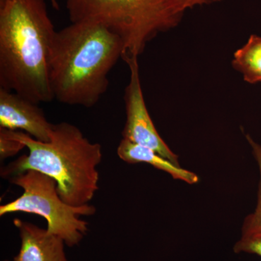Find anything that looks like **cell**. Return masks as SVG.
<instances>
[{"instance_id":"obj_1","label":"cell","mask_w":261,"mask_h":261,"mask_svg":"<svg viewBox=\"0 0 261 261\" xmlns=\"http://www.w3.org/2000/svg\"><path fill=\"white\" fill-rule=\"evenodd\" d=\"M56 32L45 0H0V88L37 104L55 99L49 61Z\"/></svg>"},{"instance_id":"obj_2","label":"cell","mask_w":261,"mask_h":261,"mask_svg":"<svg viewBox=\"0 0 261 261\" xmlns=\"http://www.w3.org/2000/svg\"><path fill=\"white\" fill-rule=\"evenodd\" d=\"M123 54V43L99 24L76 22L56 32L49 61L54 99L92 108L109 87L108 75Z\"/></svg>"},{"instance_id":"obj_3","label":"cell","mask_w":261,"mask_h":261,"mask_svg":"<svg viewBox=\"0 0 261 261\" xmlns=\"http://www.w3.org/2000/svg\"><path fill=\"white\" fill-rule=\"evenodd\" d=\"M12 130L29 149V154L3 168V177L9 179L29 170L39 171L57 182L58 193L65 203L74 207L89 205L99 188L100 144L90 142L78 127L68 122L54 124L47 142Z\"/></svg>"},{"instance_id":"obj_4","label":"cell","mask_w":261,"mask_h":261,"mask_svg":"<svg viewBox=\"0 0 261 261\" xmlns=\"http://www.w3.org/2000/svg\"><path fill=\"white\" fill-rule=\"evenodd\" d=\"M71 23L89 22L121 38L122 59L138 58L159 33L177 25L184 13L178 0H65Z\"/></svg>"},{"instance_id":"obj_5","label":"cell","mask_w":261,"mask_h":261,"mask_svg":"<svg viewBox=\"0 0 261 261\" xmlns=\"http://www.w3.org/2000/svg\"><path fill=\"white\" fill-rule=\"evenodd\" d=\"M9 180L23 192L15 200L0 206V216L17 212L38 215L47 221V231L63 239L67 246H76L82 242L88 231V223L80 217L92 216L95 207L65 203L58 193L57 182L39 171L29 170Z\"/></svg>"},{"instance_id":"obj_6","label":"cell","mask_w":261,"mask_h":261,"mask_svg":"<svg viewBox=\"0 0 261 261\" xmlns=\"http://www.w3.org/2000/svg\"><path fill=\"white\" fill-rule=\"evenodd\" d=\"M123 60L130 70V80L124 93L126 119L122 132L123 139L153 149L163 157L180 166L178 156L161 138L149 116L141 86L138 58Z\"/></svg>"},{"instance_id":"obj_7","label":"cell","mask_w":261,"mask_h":261,"mask_svg":"<svg viewBox=\"0 0 261 261\" xmlns=\"http://www.w3.org/2000/svg\"><path fill=\"white\" fill-rule=\"evenodd\" d=\"M53 126L39 104L0 88V127L22 130L35 140L47 142L50 140Z\"/></svg>"},{"instance_id":"obj_8","label":"cell","mask_w":261,"mask_h":261,"mask_svg":"<svg viewBox=\"0 0 261 261\" xmlns=\"http://www.w3.org/2000/svg\"><path fill=\"white\" fill-rule=\"evenodd\" d=\"M20 238V248L13 261H69L64 240L37 225L15 219Z\"/></svg>"},{"instance_id":"obj_9","label":"cell","mask_w":261,"mask_h":261,"mask_svg":"<svg viewBox=\"0 0 261 261\" xmlns=\"http://www.w3.org/2000/svg\"><path fill=\"white\" fill-rule=\"evenodd\" d=\"M117 154L124 162L129 164L147 163L160 171L171 175L174 179L181 180L189 185H195L200 180L195 173L174 164L153 149L134 143L125 139H123L118 145Z\"/></svg>"},{"instance_id":"obj_10","label":"cell","mask_w":261,"mask_h":261,"mask_svg":"<svg viewBox=\"0 0 261 261\" xmlns=\"http://www.w3.org/2000/svg\"><path fill=\"white\" fill-rule=\"evenodd\" d=\"M232 65L247 83L261 82V37L252 34L233 54Z\"/></svg>"},{"instance_id":"obj_11","label":"cell","mask_w":261,"mask_h":261,"mask_svg":"<svg viewBox=\"0 0 261 261\" xmlns=\"http://www.w3.org/2000/svg\"><path fill=\"white\" fill-rule=\"evenodd\" d=\"M246 140L251 147L252 155L258 168L259 182L256 205L253 212L247 215L244 220L240 238H261V145L250 135H246Z\"/></svg>"},{"instance_id":"obj_12","label":"cell","mask_w":261,"mask_h":261,"mask_svg":"<svg viewBox=\"0 0 261 261\" xmlns=\"http://www.w3.org/2000/svg\"><path fill=\"white\" fill-rule=\"evenodd\" d=\"M25 145L14 137L13 130L0 127V159L13 157L25 148Z\"/></svg>"},{"instance_id":"obj_13","label":"cell","mask_w":261,"mask_h":261,"mask_svg":"<svg viewBox=\"0 0 261 261\" xmlns=\"http://www.w3.org/2000/svg\"><path fill=\"white\" fill-rule=\"evenodd\" d=\"M233 251L236 253L254 254L261 257V238L243 239L235 243Z\"/></svg>"},{"instance_id":"obj_14","label":"cell","mask_w":261,"mask_h":261,"mask_svg":"<svg viewBox=\"0 0 261 261\" xmlns=\"http://www.w3.org/2000/svg\"><path fill=\"white\" fill-rule=\"evenodd\" d=\"M222 0H178L182 9L185 12L188 10L193 9L194 8H197V7L214 4V3H219Z\"/></svg>"},{"instance_id":"obj_15","label":"cell","mask_w":261,"mask_h":261,"mask_svg":"<svg viewBox=\"0 0 261 261\" xmlns=\"http://www.w3.org/2000/svg\"><path fill=\"white\" fill-rule=\"evenodd\" d=\"M51 6L54 8L55 10H59L60 5L58 3V0H50Z\"/></svg>"},{"instance_id":"obj_16","label":"cell","mask_w":261,"mask_h":261,"mask_svg":"<svg viewBox=\"0 0 261 261\" xmlns=\"http://www.w3.org/2000/svg\"><path fill=\"white\" fill-rule=\"evenodd\" d=\"M4 261H11V260H5Z\"/></svg>"}]
</instances>
